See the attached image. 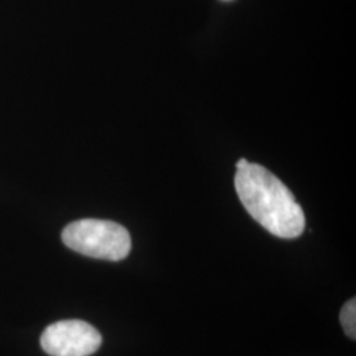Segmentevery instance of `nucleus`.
Returning <instances> with one entry per match:
<instances>
[{"label": "nucleus", "instance_id": "obj_1", "mask_svg": "<svg viewBox=\"0 0 356 356\" xmlns=\"http://www.w3.org/2000/svg\"><path fill=\"white\" fill-rule=\"evenodd\" d=\"M235 189L248 214L272 235L294 239L304 232V210L292 191L264 166L248 164L238 169Z\"/></svg>", "mask_w": 356, "mask_h": 356}, {"label": "nucleus", "instance_id": "obj_2", "mask_svg": "<svg viewBox=\"0 0 356 356\" xmlns=\"http://www.w3.org/2000/svg\"><path fill=\"white\" fill-rule=\"evenodd\" d=\"M63 242L78 254L110 261L126 259L132 247L127 229L102 219H81L67 225Z\"/></svg>", "mask_w": 356, "mask_h": 356}, {"label": "nucleus", "instance_id": "obj_3", "mask_svg": "<svg viewBox=\"0 0 356 356\" xmlns=\"http://www.w3.org/2000/svg\"><path fill=\"white\" fill-rule=\"evenodd\" d=\"M40 343L48 355L90 356L99 350L102 335L85 321L67 319L49 325Z\"/></svg>", "mask_w": 356, "mask_h": 356}, {"label": "nucleus", "instance_id": "obj_4", "mask_svg": "<svg viewBox=\"0 0 356 356\" xmlns=\"http://www.w3.org/2000/svg\"><path fill=\"white\" fill-rule=\"evenodd\" d=\"M339 321L343 327L344 332L348 338L353 341L356 339V300L351 298L344 304L341 314H339Z\"/></svg>", "mask_w": 356, "mask_h": 356}, {"label": "nucleus", "instance_id": "obj_5", "mask_svg": "<svg viewBox=\"0 0 356 356\" xmlns=\"http://www.w3.org/2000/svg\"><path fill=\"white\" fill-rule=\"evenodd\" d=\"M248 164H250V163H248L247 159H241V160L236 163V170H238V169H244Z\"/></svg>", "mask_w": 356, "mask_h": 356}]
</instances>
